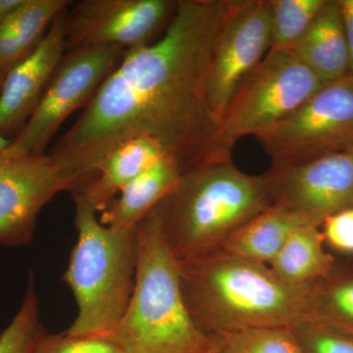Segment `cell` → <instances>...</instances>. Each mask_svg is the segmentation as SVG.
<instances>
[{"label": "cell", "mask_w": 353, "mask_h": 353, "mask_svg": "<svg viewBox=\"0 0 353 353\" xmlns=\"http://www.w3.org/2000/svg\"><path fill=\"white\" fill-rule=\"evenodd\" d=\"M226 0L176 1L161 36L125 51L48 152L81 190L103 158L134 138L158 141L183 173L231 158L217 143L206 80ZM74 190V192H75Z\"/></svg>", "instance_id": "1"}, {"label": "cell", "mask_w": 353, "mask_h": 353, "mask_svg": "<svg viewBox=\"0 0 353 353\" xmlns=\"http://www.w3.org/2000/svg\"><path fill=\"white\" fill-rule=\"evenodd\" d=\"M179 274L190 314L213 338L246 328L292 329L313 318V284H285L269 265L222 248L179 261Z\"/></svg>", "instance_id": "2"}, {"label": "cell", "mask_w": 353, "mask_h": 353, "mask_svg": "<svg viewBox=\"0 0 353 353\" xmlns=\"http://www.w3.org/2000/svg\"><path fill=\"white\" fill-rule=\"evenodd\" d=\"M271 205L263 175H248L227 158L183 173L150 212L172 253L183 261L219 250Z\"/></svg>", "instance_id": "3"}, {"label": "cell", "mask_w": 353, "mask_h": 353, "mask_svg": "<svg viewBox=\"0 0 353 353\" xmlns=\"http://www.w3.org/2000/svg\"><path fill=\"white\" fill-rule=\"evenodd\" d=\"M134 292L108 336L123 353H221L219 343L190 314L181 288L179 261L152 212L136 228Z\"/></svg>", "instance_id": "4"}, {"label": "cell", "mask_w": 353, "mask_h": 353, "mask_svg": "<svg viewBox=\"0 0 353 353\" xmlns=\"http://www.w3.org/2000/svg\"><path fill=\"white\" fill-rule=\"evenodd\" d=\"M75 201L78 238L63 281L77 304V316L65 333L108 339L126 312L137 271L134 229L102 224L94 206L79 194Z\"/></svg>", "instance_id": "5"}, {"label": "cell", "mask_w": 353, "mask_h": 353, "mask_svg": "<svg viewBox=\"0 0 353 353\" xmlns=\"http://www.w3.org/2000/svg\"><path fill=\"white\" fill-rule=\"evenodd\" d=\"M325 85L292 50H269L236 90L217 128V143L234 145L289 117Z\"/></svg>", "instance_id": "6"}, {"label": "cell", "mask_w": 353, "mask_h": 353, "mask_svg": "<svg viewBox=\"0 0 353 353\" xmlns=\"http://www.w3.org/2000/svg\"><path fill=\"white\" fill-rule=\"evenodd\" d=\"M271 167L292 166L353 148V75L325 83L289 117L255 137Z\"/></svg>", "instance_id": "7"}, {"label": "cell", "mask_w": 353, "mask_h": 353, "mask_svg": "<svg viewBox=\"0 0 353 353\" xmlns=\"http://www.w3.org/2000/svg\"><path fill=\"white\" fill-rule=\"evenodd\" d=\"M119 46H88L65 53L43 99L0 155L41 154L72 113L85 105L125 53Z\"/></svg>", "instance_id": "8"}, {"label": "cell", "mask_w": 353, "mask_h": 353, "mask_svg": "<svg viewBox=\"0 0 353 353\" xmlns=\"http://www.w3.org/2000/svg\"><path fill=\"white\" fill-rule=\"evenodd\" d=\"M269 0H226L206 80V101L216 125L243 80L270 50Z\"/></svg>", "instance_id": "9"}, {"label": "cell", "mask_w": 353, "mask_h": 353, "mask_svg": "<svg viewBox=\"0 0 353 353\" xmlns=\"http://www.w3.org/2000/svg\"><path fill=\"white\" fill-rule=\"evenodd\" d=\"M272 205L294 213L307 226L353 208V148L304 163L271 167L263 174Z\"/></svg>", "instance_id": "10"}, {"label": "cell", "mask_w": 353, "mask_h": 353, "mask_svg": "<svg viewBox=\"0 0 353 353\" xmlns=\"http://www.w3.org/2000/svg\"><path fill=\"white\" fill-rule=\"evenodd\" d=\"M75 183L46 153L0 155V245L31 243L41 211Z\"/></svg>", "instance_id": "11"}, {"label": "cell", "mask_w": 353, "mask_h": 353, "mask_svg": "<svg viewBox=\"0 0 353 353\" xmlns=\"http://www.w3.org/2000/svg\"><path fill=\"white\" fill-rule=\"evenodd\" d=\"M73 3L66 13L67 51L103 46L127 50L150 43L170 22L176 1L83 0Z\"/></svg>", "instance_id": "12"}, {"label": "cell", "mask_w": 353, "mask_h": 353, "mask_svg": "<svg viewBox=\"0 0 353 353\" xmlns=\"http://www.w3.org/2000/svg\"><path fill=\"white\" fill-rule=\"evenodd\" d=\"M67 9L58 14L36 48L4 77L0 90V134L10 141L38 108L67 52Z\"/></svg>", "instance_id": "13"}, {"label": "cell", "mask_w": 353, "mask_h": 353, "mask_svg": "<svg viewBox=\"0 0 353 353\" xmlns=\"http://www.w3.org/2000/svg\"><path fill=\"white\" fill-rule=\"evenodd\" d=\"M166 155L163 146L154 139H129L106 155L97 167L92 180L72 194H81L97 213H101L125 185Z\"/></svg>", "instance_id": "14"}, {"label": "cell", "mask_w": 353, "mask_h": 353, "mask_svg": "<svg viewBox=\"0 0 353 353\" xmlns=\"http://www.w3.org/2000/svg\"><path fill=\"white\" fill-rule=\"evenodd\" d=\"M175 158L166 155L125 185L101 213V222L117 229H134L158 202L166 196L182 176Z\"/></svg>", "instance_id": "15"}, {"label": "cell", "mask_w": 353, "mask_h": 353, "mask_svg": "<svg viewBox=\"0 0 353 353\" xmlns=\"http://www.w3.org/2000/svg\"><path fill=\"white\" fill-rule=\"evenodd\" d=\"M292 50L327 83L350 71V58L340 2L327 1Z\"/></svg>", "instance_id": "16"}, {"label": "cell", "mask_w": 353, "mask_h": 353, "mask_svg": "<svg viewBox=\"0 0 353 353\" xmlns=\"http://www.w3.org/2000/svg\"><path fill=\"white\" fill-rule=\"evenodd\" d=\"M73 1L23 0L0 22V76L2 78L30 54L46 36L58 14Z\"/></svg>", "instance_id": "17"}, {"label": "cell", "mask_w": 353, "mask_h": 353, "mask_svg": "<svg viewBox=\"0 0 353 353\" xmlns=\"http://www.w3.org/2000/svg\"><path fill=\"white\" fill-rule=\"evenodd\" d=\"M307 226L287 209L271 205L234 232L222 250L241 259L269 265L297 228Z\"/></svg>", "instance_id": "18"}, {"label": "cell", "mask_w": 353, "mask_h": 353, "mask_svg": "<svg viewBox=\"0 0 353 353\" xmlns=\"http://www.w3.org/2000/svg\"><path fill=\"white\" fill-rule=\"evenodd\" d=\"M324 243L318 227L297 228L269 267L285 284L294 287L314 284L334 269V259L325 252Z\"/></svg>", "instance_id": "19"}, {"label": "cell", "mask_w": 353, "mask_h": 353, "mask_svg": "<svg viewBox=\"0 0 353 353\" xmlns=\"http://www.w3.org/2000/svg\"><path fill=\"white\" fill-rule=\"evenodd\" d=\"M312 319L331 325L353 336V277L329 276L311 287Z\"/></svg>", "instance_id": "20"}, {"label": "cell", "mask_w": 353, "mask_h": 353, "mask_svg": "<svg viewBox=\"0 0 353 353\" xmlns=\"http://www.w3.org/2000/svg\"><path fill=\"white\" fill-rule=\"evenodd\" d=\"M269 1L272 22L270 50H292L327 3V0Z\"/></svg>", "instance_id": "21"}, {"label": "cell", "mask_w": 353, "mask_h": 353, "mask_svg": "<svg viewBox=\"0 0 353 353\" xmlns=\"http://www.w3.org/2000/svg\"><path fill=\"white\" fill-rule=\"evenodd\" d=\"M221 353H304L290 328H246L215 336Z\"/></svg>", "instance_id": "22"}, {"label": "cell", "mask_w": 353, "mask_h": 353, "mask_svg": "<svg viewBox=\"0 0 353 353\" xmlns=\"http://www.w3.org/2000/svg\"><path fill=\"white\" fill-rule=\"evenodd\" d=\"M44 332L39 297L31 275L19 310L0 333V353H32Z\"/></svg>", "instance_id": "23"}, {"label": "cell", "mask_w": 353, "mask_h": 353, "mask_svg": "<svg viewBox=\"0 0 353 353\" xmlns=\"http://www.w3.org/2000/svg\"><path fill=\"white\" fill-rule=\"evenodd\" d=\"M292 331L304 353H353L352 334L320 320H305Z\"/></svg>", "instance_id": "24"}, {"label": "cell", "mask_w": 353, "mask_h": 353, "mask_svg": "<svg viewBox=\"0 0 353 353\" xmlns=\"http://www.w3.org/2000/svg\"><path fill=\"white\" fill-rule=\"evenodd\" d=\"M32 353H123L112 341L97 336H70L44 332Z\"/></svg>", "instance_id": "25"}, {"label": "cell", "mask_w": 353, "mask_h": 353, "mask_svg": "<svg viewBox=\"0 0 353 353\" xmlns=\"http://www.w3.org/2000/svg\"><path fill=\"white\" fill-rule=\"evenodd\" d=\"M323 225L324 241L336 252L353 254V208L330 216Z\"/></svg>", "instance_id": "26"}, {"label": "cell", "mask_w": 353, "mask_h": 353, "mask_svg": "<svg viewBox=\"0 0 353 353\" xmlns=\"http://www.w3.org/2000/svg\"><path fill=\"white\" fill-rule=\"evenodd\" d=\"M340 6L347 39L350 71L353 75V0H341Z\"/></svg>", "instance_id": "27"}, {"label": "cell", "mask_w": 353, "mask_h": 353, "mask_svg": "<svg viewBox=\"0 0 353 353\" xmlns=\"http://www.w3.org/2000/svg\"><path fill=\"white\" fill-rule=\"evenodd\" d=\"M23 0H0V22L8 17Z\"/></svg>", "instance_id": "28"}, {"label": "cell", "mask_w": 353, "mask_h": 353, "mask_svg": "<svg viewBox=\"0 0 353 353\" xmlns=\"http://www.w3.org/2000/svg\"><path fill=\"white\" fill-rule=\"evenodd\" d=\"M11 141L10 139H6V137L2 136L0 134V154L4 152V150L8 148V145H10Z\"/></svg>", "instance_id": "29"}, {"label": "cell", "mask_w": 353, "mask_h": 353, "mask_svg": "<svg viewBox=\"0 0 353 353\" xmlns=\"http://www.w3.org/2000/svg\"><path fill=\"white\" fill-rule=\"evenodd\" d=\"M2 83H3V78H2L1 76H0V90H1Z\"/></svg>", "instance_id": "30"}]
</instances>
